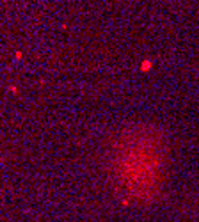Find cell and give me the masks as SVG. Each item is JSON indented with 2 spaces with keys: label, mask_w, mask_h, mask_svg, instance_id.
Segmentation results:
<instances>
[{
  "label": "cell",
  "mask_w": 199,
  "mask_h": 222,
  "mask_svg": "<svg viewBox=\"0 0 199 222\" xmlns=\"http://www.w3.org/2000/svg\"><path fill=\"white\" fill-rule=\"evenodd\" d=\"M149 68H151V62H149V60H144L142 64H141V69H142V71H148Z\"/></svg>",
  "instance_id": "obj_1"
}]
</instances>
